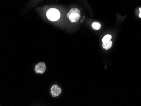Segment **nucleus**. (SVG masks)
I'll return each mask as SVG.
<instances>
[{
	"label": "nucleus",
	"mask_w": 141,
	"mask_h": 106,
	"mask_svg": "<svg viewBox=\"0 0 141 106\" xmlns=\"http://www.w3.org/2000/svg\"><path fill=\"white\" fill-rule=\"evenodd\" d=\"M67 17L72 23H77L81 17L80 11L78 9L73 8L67 14Z\"/></svg>",
	"instance_id": "f257e3e1"
},
{
	"label": "nucleus",
	"mask_w": 141,
	"mask_h": 106,
	"mask_svg": "<svg viewBox=\"0 0 141 106\" xmlns=\"http://www.w3.org/2000/svg\"><path fill=\"white\" fill-rule=\"evenodd\" d=\"M47 18L51 21H56L60 19V14L58 10L51 8L47 10L46 13Z\"/></svg>",
	"instance_id": "f03ea898"
},
{
	"label": "nucleus",
	"mask_w": 141,
	"mask_h": 106,
	"mask_svg": "<svg viewBox=\"0 0 141 106\" xmlns=\"http://www.w3.org/2000/svg\"><path fill=\"white\" fill-rule=\"evenodd\" d=\"M46 67L45 63L44 62L39 63L35 66V71L37 74H43L45 71Z\"/></svg>",
	"instance_id": "7ed1b4c3"
},
{
	"label": "nucleus",
	"mask_w": 141,
	"mask_h": 106,
	"mask_svg": "<svg viewBox=\"0 0 141 106\" xmlns=\"http://www.w3.org/2000/svg\"><path fill=\"white\" fill-rule=\"evenodd\" d=\"M61 93V89L57 85H53L51 88V94L53 97L58 96Z\"/></svg>",
	"instance_id": "20e7f679"
},
{
	"label": "nucleus",
	"mask_w": 141,
	"mask_h": 106,
	"mask_svg": "<svg viewBox=\"0 0 141 106\" xmlns=\"http://www.w3.org/2000/svg\"><path fill=\"white\" fill-rule=\"evenodd\" d=\"M113 45V42L111 41H110L108 42L105 43H103V48L106 50H108L111 48Z\"/></svg>",
	"instance_id": "39448f33"
},
{
	"label": "nucleus",
	"mask_w": 141,
	"mask_h": 106,
	"mask_svg": "<svg viewBox=\"0 0 141 106\" xmlns=\"http://www.w3.org/2000/svg\"><path fill=\"white\" fill-rule=\"evenodd\" d=\"M92 28L95 30H98L101 28V25L99 23L95 22L92 24Z\"/></svg>",
	"instance_id": "423d86ee"
},
{
	"label": "nucleus",
	"mask_w": 141,
	"mask_h": 106,
	"mask_svg": "<svg viewBox=\"0 0 141 106\" xmlns=\"http://www.w3.org/2000/svg\"><path fill=\"white\" fill-rule=\"evenodd\" d=\"M111 35L108 34V35H107L104 36V38H103L102 41L103 43H105L108 42L110 41V40L111 39Z\"/></svg>",
	"instance_id": "0eeeda50"
},
{
	"label": "nucleus",
	"mask_w": 141,
	"mask_h": 106,
	"mask_svg": "<svg viewBox=\"0 0 141 106\" xmlns=\"http://www.w3.org/2000/svg\"><path fill=\"white\" fill-rule=\"evenodd\" d=\"M140 13L139 14V17L140 18H141V8H140Z\"/></svg>",
	"instance_id": "6e6552de"
}]
</instances>
